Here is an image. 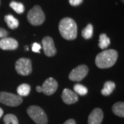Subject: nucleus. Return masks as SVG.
<instances>
[{"instance_id":"obj_26","label":"nucleus","mask_w":124,"mask_h":124,"mask_svg":"<svg viewBox=\"0 0 124 124\" xmlns=\"http://www.w3.org/2000/svg\"><path fill=\"white\" fill-rule=\"evenodd\" d=\"M36 90L38 93H42V89H41V86H37L36 87Z\"/></svg>"},{"instance_id":"obj_20","label":"nucleus","mask_w":124,"mask_h":124,"mask_svg":"<svg viewBox=\"0 0 124 124\" xmlns=\"http://www.w3.org/2000/svg\"><path fill=\"white\" fill-rule=\"evenodd\" d=\"M4 124H19L17 116L12 114H8L4 117Z\"/></svg>"},{"instance_id":"obj_8","label":"nucleus","mask_w":124,"mask_h":124,"mask_svg":"<svg viewBox=\"0 0 124 124\" xmlns=\"http://www.w3.org/2000/svg\"><path fill=\"white\" fill-rule=\"evenodd\" d=\"M42 45L45 54L48 57H53L57 53L53 39L50 37H46L42 40Z\"/></svg>"},{"instance_id":"obj_10","label":"nucleus","mask_w":124,"mask_h":124,"mask_svg":"<svg viewBox=\"0 0 124 124\" xmlns=\"http://www.w3.org/2000/svg\"><path fill=\"white\" fill-rule=\"evenodd\" d=\"M62 97L63 101L68 105L73 104V103L78 101V100H79L78 95L75 92L68 88L64 89L63 90Z\"/></svg>"},{"instance_id":"obj_28","label":"nucleus","mask_w":124,"mask_h":124,"mask_svg":"<svg viewBox=\"0 0 124 124\" xmlns=\"http://www.w3.org/2000/svg\"><path fill=\"white\" fill-rule=\"evenodd\" d=\"M122 1V2H124V0H121Z\"/></svg>"},{"instance_id":"obj_9","label":"nucleus","mask_w":124,"mask_h":124,"mask_svg":"<svg viewBox=\"0 0 124 124\" xmlns=\"http://www.w3.org/2000/svg\"><path fill=\"white\" fill-rule=\"evenodd\" d=\"M58 88V84L57 81L50 77L46 80L44 83L41 86L42 93H44L46 95H52L56 92Z\"/></svg>"},{"instance_id":"obj_3","label":"nucleus","mask_w":124,"mask_h":124,"mask_svg":"<svg viewBox=\"0 0 124 124\" xmlns=\"http://www.w3.org/2000/svg\"><path fill=\"white\" fill-rule=\"evenodd\" d=\"M27 113L32 119L37 124H47L48 117L44 111L40 107L31 106L27 109Z\"/></svg>"},{"instance_id":"obj_2","label":"nucleus","mask_w":124,"mask_h":124,"mask_svg":"<svg viewBox=\"0 0 124 124\" xmlns=\"http://www.w3.org/2000/svg\"><path fill=\"white\" fill-rule=\"evenodd\" d=\"M118 57L115 50H106L99 53L95 59V63L99 68H108L115 65Z\"/></svg>"},{"instance_id":"obj_5","label":"nucleus","mask_w":124,"mask_h":124,"mask_svg":"<svg viewBox=\"0 0 124 124\" xmlns=\"http://www.w3.org/2000/svg\"><path fill=\"white\" fill-rule=\"evenodd\" d=\"M0 102L6 106L11 107L19 106L23 102L22 97L6 92H0Z\"/></svg>"},{"instance_id":"obj_7","label":"nucleus","mask_w":124,"mask_h":124,"mask_svg":"<svg viewBox=\"0 0 124 124\" xmlns=\"http://www.w3.org/2000/svg\"><path fill=\"white\" fill-rule=\"evenodd\" d=\"M88 73V68L85 65H80L71 71L69 79L73 81H80L84 79Z\"/></svg>"},{"instance_id":"obj_19","label":"nucleus","mask_w":124,"mask_h":124,"mask_svg":"<svg viewBox=\"0 0 124 124\" xmlns=\"http://www.w3.org/2000/svg\"><path fill=\"white\" fill-rule=\"evenodd\" d=\"M10 6L18 14H22L24 12V6L22 3L17 1H12L10 4Z\"/></svg>"},{"instance_id":"obj_13","label":"nucleus","mask_w":124,"mask_h":124,"mask_svg":"<svg viewBox=\"0 0 124 124\" xmlns=\"http://www.w3.org/2000/svg\"><path fill=\"white\" fill-rule=\"evenodd\" d=\"M115 84L113 81H107L103 85V88L101 90V94L104 96H108L114 91L115 88Z\"/></svg>"},{"instance_id":"obj_11","label":"nucleus","mask_w":124,"mask_h":124,"mask_svg":"<svg viewBox=\"0 0 124 124\" xmlns=\"http://www.w3.org/2000/svg\"><path fill=\"white\" fill-rule=\"evenodd\" d=\"M17 40L10 37H4L0 40V48L4 50H13L17 48Z\"/></svg>"},{"instance_id":"obj_16","label":"nucleus","mask_w":124,"mask_h":124,"mask_svg":"<svg viewBox=\"0 0 124 124\" xmlns=\"http://www.w3.org/2000/svg\"><path fill=\"white\" fill-rule=\"evenodd\" d=\"M18 95L20 97H26L31 92V86L27 84L20 85L17 89Z\"/></svg>"},{"instance_id":"obj_24","label":"nucleus","mask_w":124,"mask_h":124,"mask_svg":"<svg viewBox=\"0 0 124 124\" xmlns=\"http://www.w3.org/2000/svg\"><path fill=\"white\" fill-rule=\"evenodd\" d=\"M8 35V32L4 28H0V38H4Z\"/></svg>"},{"instance_id":"obj_27","label":"nucleus","mask_w":124,"mask_h":124,"mask_svg":"<svg viewBox=\"0 0 124 124\" xmlns=\"http://www.w3.org/2000/svg\"><path fill=\"white\" fill-rule=\"evenodd\" d=\"M3 115H4V111H3V110L0 108V118Z\"/></svg>"},{"instance_id":"obj_25","label":"nucleus","mask_w":124,"mask_h":124,"mask_svg":"<svg viewBox=\"0 0 124 124\" xmlns=\"http://www.w3.org/2000/svg\"><path fill=\"white\" fill-rule=\"evenodd\" d=\"M63 124H76V122L74 119H70L67 120Z\"/></svg>"},{"instance_id":"obj_15","label":"nucleus","mask_w":124,"mask_h":124,"mask_svg":"<svg viewBox=\"0 0 124 124\" xmlns=\"http://www.w3.org/2000/svg\"><path fill=\"white\" fill-rule=\"evenodd\" d=\"M4 19L8 26L11 29H15L19 26V22L17 19L11 15H8L5 16Z\"/></svg>"},{"instance_id":"obj_4","label":"nucleus","mask_w":124,"mask_h":124,"mask_svg":"<svg viewBox=\"0 0 124 124\" xmlns=\"http://www.w3.org/2000/svg\"><path fill=\"white\" fill-rule=\"evenodd\" d=\"M27 19L32 25L39 26L44 22L45 15L40 6H35L28 12Z\"/></svg>"},{"instance_id":"obj_22","label":"nucleus","mask_w":124,"mask_h":124,"mask_svg":"<svg viewBox=\"0 0 124 124\" xmlns=\"http://www.w3.org/2000/svg\"><path fill=\"white\" fill-rule=\"evenodd\" d=\"M41 48V46L37 43H34L32 46V50L34 53H40V50Z\"/></svg>"},{"instance_id":"obj_18","label":"nucleus","mask_w":124,"mask_h":124,"mask_svg":"<svg viewBox=\"0 0 124 124\" xmlns=\"http://www.w3.org/2000/svg\"><path fill=\"white\" fill-rule=\"evenodd\" d=\"M93 35V26L92 24H88L87 26L82 31L81 35L82 37L85 39H90Z\"/></svg>"},{"instance_id":"obj_21","label":"nucleus","mask_w":124,"mask_h":124,"mask_svg":"<svg viewBox=\"0 0 124 124\" xmlns=\"http://www.w3.org/2000/svg\"><path fill=\"white\" fill-rule=\"evenodd\" d=\"M74 90L77 94H79L81 96L85 95L88 93L87 88L81 84H75L74 86Z\"/></svg>"},{"instance_id":"obj_14","label":"nucleus","mask_w":124,"mask_h":124,"mask_svg":"<svg viewBox=\"0 0 124 124\" xmlns=\"http://www.w3.org/2000/svg\"><path fill=\"white\" fill-rule=\"evenodd\" d=\"M112 112L114 114L120 117L124 116V102H117L112 106Z\"/></svg>"},{"instance_id":"obj_12","label":"nucleus","mask_w":124,"mask_h":124,"mask_svg":"<svg viewBox=\"0 0 124 124\" xmlns=\"http://www.w3.org/2000/svg\"><path fill=\"white\" fill-rule=\"evenodd\" d=\"M103 119V112L100 108L94 109L90 114L88 119V124H101Z\"/></svg>"},{"instance_id":"obj_17","label":"nucleus","mask_w":124,"mask_h":124,"mask_svg":"<svg viewBox=\"0 0 124 124\" xmlns=\"http://www.w3.org/2000/svg\"><path fill=\"white\" fill-rule=\"evenodd\" d=\"M110 44V40L106 34H101L99 36V47L101 49H105L109 46Z\"/></svg>"},{"instance_id":"obj_23","label":"nucleus","mask_w":124,"mask_h":124,"mask_svg":"<svg viewBox=\"0 0 124 124\" xmlns=\"http://www.w3.org/2000/svg\"><path fill=\"white\" fill-rule=\"evenodd\" d=\"M83 2V0H69V3L71 6H79Z\"/></svg>"},{"instance_id":"obj_6","label":"nucleus","mask_w":124,"mask_h":124,"mask_svg":"<svg viewBox=\"0 0 124 124\" xmlns=\"http://www.w3.org/2000/svg\"><path fill=\"white\" fill-rule=\"evenodd\" d=\"M15 69L18 74L21 75H30L32 71L31 60L27 58H20L15 63Z\"/></svg>"},{"instance_id":"obj_1","label":"nucleus","mask_w":124,"mask_h":124,"mask_svg":"<svg viewBox=\"0 0 124 124\" xmlns=\"http://www.w3.org/2000/svg\"><path fill=\"white\" fill-rule=\"evenodd\" d=\"M59 30L62 37L66 40H74L77 35V23L71 18L62 19L59 24Z\"/></svg>"}]
</instances>
